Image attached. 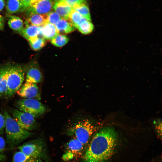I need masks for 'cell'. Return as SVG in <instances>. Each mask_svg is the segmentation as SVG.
I'll return each mask as SVG.
<instances>
[{
  "mask_svg": "<svg viewBox=\"0 0 162 162\" xmlns=\"http://www.w3.org/2000/svg\"><path fill=\"white\" fill-rule=\"evenodd\" d=\"M117 135L114 129L104 128L93 137L83 157V162H106L116 148Z\"/></svg>",
  "mask_w": 162,
  "mask_h": 162,
  "instance_id": "obj_1",
  "label": "cell"
},
{
  "mask_svg": "<svg viewBox=\"0 0 162 162\" xmlns=\"http://www.w3.org/2000/svg\"><path fill=\"white\" fill-rule=\"evenodd\" d=\"M58 34L54 25L46 23L41 27L40 34L45 39L51 40Z\"/></svg>",
  "mask_w": 162,
  "mask_h": 162,
  "instance_id": "obj_13",
  "label": "cell"
},
{
  "mask_svg": "<svg viewBox=\"0 0 162 162\" xmlns=\"http://www.w3.org/2000/svg\"><path fill=\"white\" fill-rule=\"evenodd\" d=\"M6 9L9 14L25 10L20 0H7Z\"/></svg>",
  "mask_w": 162,
  "mask_h": 162,
  "instance_id": "obj_15",
  "label": "cell"
},
{
  "mask_svg": "<svg viewBox=\"0 0 162 162\" xmlns=\"http://www.w3.org/2000/svg\"><path fill=\"white\" fill-rule=\"evenodd\" d=\"M76 28L82 34H87L92 32L94 26L90 21L84 18Z\"/></svg>",
  "mask_w": 162,
  "mask_h": 162,
  "instance_id": "obj_20",
  "label": "cell"
},
{
  "mask_svg": "<svg viewBox=\"0 0 162 162\" xmlns=\"http://www.w3.org/2000/svg\"><path fill=\"white\" fill-rule=\"evenodd\" d=\"M7 92L6 68L4 67L0 69V94L7 95Z\"/></svg>",
  "mask_w": 162,
  "mask_h": 162,
  "instance_id": "obj_22",
  "label": "cell"
},
{
  "mask_svg": "<svg viewBox=\"0 0 162 162\" xmlns=\"http://www.w3.org/2000/svg\"><path fill=\"white\" fill-rule=\"evenodd\" d=\"M22 4L25 9V10L28 8L31 5V0H20Z\"/></svg>",
  "mask_w": 162,
  "mask_h": 162,
  "instance_id": "obj_30",
  "label": "cell"
},
{
  "mask_svg": "<svg viewBox=\"0 0 162 162\" xmlns=\"http://www.w3.org/2000/svg\"><path fill=\"white\" fill-rule=\"evenodd\" d=\"M41 27L34 25L26 26L22 32L20 33L27 40L38 36L41 34Z\"/></svg>",
  "mask_w": 162,
  "mask_h": 162,
  "instance_id": "obj_16",
  "label": "cell"
},
{
  "mask_svg": "<svg viewBox=\"0 0 162 162\" xmlns=\"http://www.w3.org/2000/svg\"><path fill=\"white\" fill-rule=\"evenodd\" d=\"M13 160L14 162H42L40 159L28 156L20 151L14 154Z\"/></svg>",
  "mask_w": 162,
  "mask_h": 162,
  "instance_id": "obj_19",
  "label": "cell"
},
{
  "mask_svg": "<svg viewBox=\"0 0 162 162\" xmlns=\"http://www.w3.org/2000/svg\"><path fill=\"white\" fill-rule=\"evenodd\" d=\"M70 6L73 9L82 5L86 4L85 0H62Z\"/></svg>",
  "mask_w": 162,
  "mask_h": 162,
  "instance_id": "obj_27",
  "label": "cell"
},
{
  "mask_svg": "<svg viewBox=\"0 0 162 162\" xmlns=\"http://www.w3.org/2000/svg\"><path fill=\"white\" fill-rule=\"evenodd\" d=\"M53 8L62 18L68 20L69 16L73 9L62 0H58L54 3Z\"/></svg>",
  "mask_w": 162,
  "mask_h": 162,
  "instance_id": "obj_11",
  "label": "cell"
},
{
  "mask_svg": "<svg viewBox=\"0 0 162 162\" xmlns=\"http://www.w3.org/2000/svg\"><path fill=\"white\" fill-rule=\"evenodd\" d=\"M84 145L76 139L70 140L67 144V151L63 156L64 159L70 160L80 157L83 153Z\"/></svg>",
  "mask_w": 162,
  "mask_h": 162,
  "instance_id": "obj_9",
  "label": "cell"
},
{
  "mask_svg": "<svg viewBox=\"0 0 162 162\" xmlns=\"http://www.w3.org/2000/svg\"><path fill=\"white\" fill-rule=\"evenodd\" d=\"M30 46L34 50H38L44 47L46 44L45 39L43 37L37 36L28 39Z\"/></svg>",
  "mask_w": 162,
  "mask_h": 162,
  "instance_id": "obj_21",
  "label": "cell"
},
{
  "mask_svg": "<svg viewBox=\"0 0 162 162\" xmlns=\"http://www.w3.org/2000/svg\"><path fill=\"white\" fill-rule=\"evenodd\" d=\"M4 4V0H0V11L3 8Z\"/></svg>",
  "mask_w": 162,
  "mask_h": 162,
  "instance_id": "obj_33",
  "label": "cell"
},
{
  "mask_svg": "<svg viewBox=\"0 0 162 162\" xmlns=\"http://www.w3.org/2000/svg\"><path fill=\"white\" fill-rule=\"evenodd\" d=\"M74 9L79 12L84 18L90 21L91 20L89 10L88 7L84 4L79 6Z\"/></svg>",
  "mask_w": 162,
  "mask_h": 162,
  "instance_id": "obj_25",
  "label": "cell"
},
{
  "mask_svg": "<svg viewBox=\"0 0 162 162\" xmlns=\"http://www.w3.org/2000/svg\"><path fill=\"white\" fill-rule=\"evenodd\" d=\"M5 146V142L3 138L0 136V153L4 150Z\"/></svg>",
  "mask_w": 162,
  "mask_h": 162,
  "instance_id": "obj_29",
  "label": "cell"
},
{
  "mask_svg": "<svg viewBox=\"0 0 162 162\" xmlns=\"http://www.w3.org/2000/svg\"><path fill=\"white\" fill-rule=\"evenodd\" d=\"M59 34H68L75 29V26L68 20L62 18L55 25Z\"/></svg>",
  "mask_w": 162,
  "mask_h": 162,
  "instance_id": "obj_14",
  "label": "cell"
},
{
  "mask_svg": "<svg viewBox=\"0 0 162 162\" xmlns=\"http://www.w3.org/2000/svg\"><path fill=\"white\" fill-rule=\"evenodd\" d=\"M4 27V19L3 17L0 15V30H3Z\"/></svg>",
  "mask_w": 162,
  "mask_h": 162,
  "instance_id": "obj_32",
  "label": "cell"
},
{
  "mask_svg": "<svg viewBox=\"0 0 162 162\" xmlns=\"http://www.w3.org/2000/svg\"><path fill=\"white\" fill-rule=\"evenodd\" d=\"M8 23L10 28L19 33L22 32L24 28L22 20L15 16L11 15L9 16Z\"/></svg>",
  "mask_w": 162,
  "mask_h": 162,
  "instance_id": "obj_18",
  "label": "cell"
},
{
  "mask_svg": "<svg viewBox=\"0 0 162 162\" xmlns=\"http://www.w3.org/2000/svg\"><path fill=\"white\" fill-rule=\"evenodd\" d=\"M37 0H31V4Z\"/></svg>",
  "mask_w": 162,
  "mask_h": 162,
  "instance_id": "obj_34",
  "label": "cell"
},
{
  "mask_svg": "<svg viewBox=\"0 0 162 162\" xmlns=\"http://www.w3.org/2000/svg\"><path fill=\"white\" fill-rule=\"evenodd\" d=\"M96 129L93 122L85 118L72 124L68 129L67 132L69 135L73 136L85 145L88 142Z\"/></svg>",
  "mask_w": 162,
  "mask_h": 162,
  "instance_id": "obj_2",
  "label": "cell"
},
{
  "mask_svg": "<svg viewBox=\"0 0 162 162\" xmlns=\"http://www.w3.org/2000/svg\"><path fill=\"white\" fill-rule=\"evenodd\" d=\"M4 116L6 136L10 143H19L30 136L31 133L22 128L8 112H4Z\"/></svg>",
  "mask_w": 162,
  "mask_h": 162,
  "instance_id": "obj_3",
  "label": "cell"
},
{
  "mask_svg": "<svg viewBox=\"0 0 162 162\" xmlns=\"http://www.w3.org/2000/svg\"><path fill=\"white\" fill-rule=\"evenodd\" d=\"M11 112L13 118L22 128L29 131L37 127L35 117L31 114L15 109H12Z\"/></svg>",
  "mask_w": 162,
  "mask_h": 162,
  "instance_id": "obj_6",
  "label": "cell"
},
{
  "mask_svg": "<svg viewBox=\"0 0 162 162\" xmlns=\"http://www.w3.org/2000/svg\"><path fill=\"white\" fill-rule=\"evenodd\" d=\"M5 120L4 115L0 113V135L2 134L5 128Z\"/></svg>",
  "mask_w": 162,
  "mask_h": 162,
  "instance_id": "obj_28",
  "label": "cell"
},
{
  "mask_svg": "<svg viewBox=\"0 0 162 162\" xmlns=\"http://www.w3.org/2000/svg\"><path fill=\"white\" fill-rule=\"evenodd\" d=\"M16 106L20 111L31 114L35 118L43 115L46 108L41 102L35 99H22L18 100Z\"/></svg>",
  "mask_w": 162,
  "mask_h": 162,
  "instance_id": "obj_5",
  "label": "cell"
},
{
  "mask_svg": "<svg viewBox=\"0 0 162 162\" xmlns=\"http://www.w3.org/2000/svg\"><path fill=\"white\" fill-rule=\"evenodd\" d=\"M42 78V74L40 70L36 68H32L27 73L26 82L36 83L40 82Z\"/></svg>",
  "mask_w": 162,
  "mask_h": 162,
  "instance_id": "obj_17",
  "label": "cell"
},
{
  "mask_svg": "<svg viewBox=\"0 0 162 162\" xmlns=\"http://www.w3.org/2000/svg\"><path fill=\"white\" fill-rule=\"evenodd\" d=\"M83 18L79 12L73 9L69 16L68 20L76 28Z\"/></svg>",
  "mask_w": 162,
  "mask_h": 162,
  "instance_id": "obj_24",
  "label": "cell"
},
{
  "mask_svg": "<svg viewBox=\"0 0 162 162\" xmlns=\"http://www.w3.org/2000/svg\"><path fill=\"white\" fill-rule=\"evenodd\" d=\"M55 2L54 0H38L31 4L25 11L28 15L47 14L51 11Z\"/></svg>",
  "mask_w": 162,
  "mask_h": 162,
  "instance_id": "obj_8",
  "label": "cell"
},
{
  "mask_svg": "<svg viewBox=\"0 0 162 162\" xmlns=\"http://www.w3.org/2000/svg\"><path fill=\"white\" fill-rule=\"evenodd\" d=\"M25 22L26 26L34 25L42 27L47 23V14H30Z\"/></svg>",
  "mask_w": 162,
  "mask_h": 162,
  "instance_id": "obj_12",
  "label": "cell"
},
{
  "mask_svg": "<svg viewBox=\"0 0 162 162\" xmlns=\"http://www.w3.org/2000/svg\"><path fill=\"white\" fill-rule=\"evenodd\" d=\"M69 40V38L66 35L58 34L51 40V42L54 46L60 47L66 44Z\"/></svg>",
  "mask_w": 162,
  "mask_h": 162,
  "instance_id": "obj_23",
  "label": "cell"
},
{
  "mask_svg": "<svg viewBox=\"0 0 162 162\" xmlns=\"http://www.w3.org/2000/svg\"><path fill=\"white\" fill-rule=\"evenodd\" d=\"M16 92L25 98L40 99V98L39 88L35 83L26 82Z\"/></svg>",
  "mask_w": 162,
  "mask_h": 162,
  "instance_id": "obj_10",
  "label": "cell"
},
{
  "mask_svg": "<svg viewBox=\"0 0 162 162\" xmlns=\"http://www.w3.org/2000/svg\"><path fill=\"white\" fill-rule=\"evenodd\" d=\"M156 124V128L159 134L161 135V122H158Z\"/></svg>",
  "mask_w": 162,
  "mask_h": 162,
  "instance_id": "obj_31",
  "label": "cell"
},
{
  "mask_svg": "<svg viewBox=\"0 0 162 162\" xmlns=\"http://www.w3.org/2000/svg\"><path fill=\"white\" fill-rule=\"evenodd\" d=\"M5 67L8 87L7 95L11 96L21 86L24 80V73L22 67L18 65Z\"/></svg>",
  "mask_w": 162,
  "mask_h": 162,
  "instance_id": "obj_4",
  "label": "cell"
},
{
  "mask_svg": "<svg viewBox=\"0 0 162 162\" xmlns=\"http://www.w3.org/2000/svg\"><path fill=\"white\" fill-rule=\"evenodd\" d=\"M20 151L30 157L40 159L44 155V147L39 140L25 143L18 147Z\"/></svg>",
  "mask_w": 162,
  "mask_h": 162,
  "instance_id": "obj_7",
  "label": "cell"
},
{
  "mask_svg": "<svg viewBox=\"0 0 162 162\" xmlns=\"http://www.w3.org/2000/svg\"><path fill=\"white\" fill-rule=\"evenodd\" d=\"M62 19L55 11H51L47 14V23L55 25Z\"/></svg>",
  "mask_w": 162,
  "mask_h": 162,
  "instance_id": "obj_26",
  "label": "cell"
}]
</instances>
